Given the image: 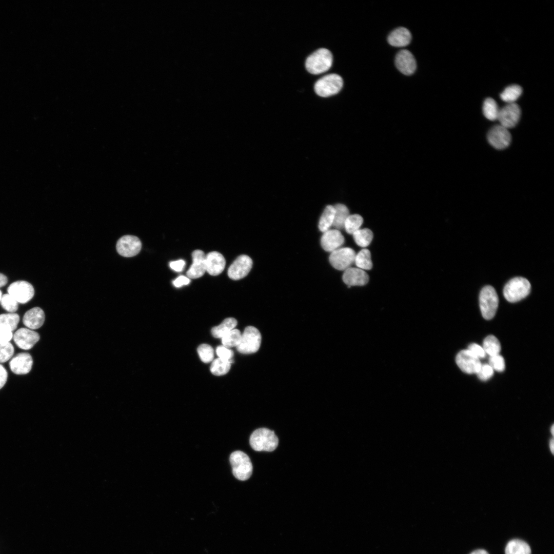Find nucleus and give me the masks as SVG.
<instances>
[{"label":"nucleus","instance_id":"1","mask_svg":"<svg viewBox=\"0 0 554 554\" xmlns=\"http://www.w3.org/2000/svg\"><path fill=\"white\" fill-rule=\"evenodd\" d=\"M250 444L255 451H272L277 447L279 440L273 431L266 428L254 430L250 437Z\"/></svg>","mask_w":554,"mask_h":554},{"label":"nucleus","instance_id":"2","mask_svg":"<svg viewBox=\"0 0 554 554\" xmlns=\"http://www.w3.org/2000/svg\"><path fill=\"white\" fill-rule=\"evenodd\" d=\"M332 61L331 52L327 49L321 48L307 58L305 67L309 73L319 74L329 70L332 66Z\"/></svg>","mask_w":554,"mask_h":554},{"label":"nucleus","instance_id":"3","mask_svg":"<svg viewBox=\"0 0 554 554\" xmlns=\"http://www.w3.org/2000/svg\"><path fill=\"white\" fill-rule=\"evenodd\" d=\"M531 285L527 279L516 277L509 281L505 285L503 294L509 302L515 303L526 297L530 293Z\"/></svg>","mask_w":554,"mask_h":554},{"label":"nucleus","instance_id":"4","mask_svg":"<svg viewBox=\"0 0 554 554\" xmlns=\"http://www.w3.org/2000/svg\"><path fill=\"white\" fill-rule=\"evenodd\" d=\"M233 476L239 480L248 479L252 472V465L248 456L241 451H235L230 456Z\"/></svg>","mask_w":554,"mask_h":554},{"label":"nucleus","instance_id":"5","mask_svg":"<svg viewBox=\"0 0 554 554\" xmlns=\"http://www.w3.org/2000/svg\"><path fill=\"white\" fill-rule=\"evenodd\" d=\"M479 303L483 318L488 320L492 319L496 314L499 304L498 296L493 287L487 285L481 289Z\"/></svg>","mask_w":554,"mask_h":554},{"label":"nucleus","instance_id":"6","mask_svg":"<svg viewBox=\"0 0 554 554\" xmlns=\"http://www.w3.org/2000/svg\"><path fill=\"white\" fill-rule=\"evenodd\" d=\"M343 85L342 78L338 74L331 73L318 80L314 85L315 93L322 97H328L337 94Z\"/></svg>","mask_w":554,"mask_h":554},{"label":"nucleus","instance_id":"7","mask_svg":"<svg viewBox=\"0 0 554 554\" xmlns=\"http://www.w3.org/2000/svg\"><path fill=\"white\" fill-rule=\"evenodd\" d=\"M262 336L259 330L255 327L249 326L245 328L242 334L237 350L242 354H251L257 352L261 346Z\"/></svg>","mask_w":554,"mask_h":554},{"label":"nucleus","instance_id":"8","mask_svg":"<svg viewBox=\"0 0 554 554\" xmlns=\"http://www.w3.org/2000/svg\"><path fill=\"white\" fill-rule=\"evenodd\" d=\"M355 255V251L350 248H340L331 252L329 260L335 269L345 270L354 262Z\"/></svg>","mask_w":554,"mask_h":554},{"label":"nucleus","instance_id":"9","mask_svg":"<svg viewBox=\"0 0 554 554\" xmlns=\"http://www.w3.org/2000/svg\"><path fill=\"white\" fill-rule=\"evenodd\" d=\"M8 294L18 303L25 304L33 297L34 289L33 286L25 281H17L10 285L7 289Z\"/></svg>","mask_w":554,"mask_h":554},{"label":"nucleus","instance_id":"10","mask_svg":"<svg viewBox=\"0 0 554 554\" xmlns=\"http://www.w3.org/2000/svg\"><path fill=\"white\" fill-rule=\"evenodd\" d=\"M142 248V243L136 236L125 235L118 239L116 249L118 253L124 257H132L137 255Z\"/></svg>","mask_w":554,"mask_h":554},{"label":"nucleus","instance_id":"11","mask_svg":"<svg viewBox=\"0 0 554 554\" xmlns=\"http://www.w3.org/2000/svg\"><path fill=\"white\" fill-rule=\"evenodd\" d=\"M456 362L464 372L477 374L482 365L480 360L468 349L460 351L457 355Z\"/></svg>","mask_w":554,"mask_h":554},{"label":"nucleus","instance_id":"12","mask_svg":"<svg viewBox=\"0 0 554 554\" xmlns=\"http://www.w3.org/2000/svg\"><path fill=\"white\" fill-rule=\"evenodd\" d=\"M521 113V109L517 104L509 103L499 110L497 120L501 126L508 129L517 124Z\"/></svg>","mask_w":554,"mask_h":554},{"label":"nucleus","instance_id":"13","mask_svg":"<svg viewBox=\"0 0 554 554\" xmlns=\"http://www.w3.org/2000/svg\"><path fill=\"white\" fill-rule=\"evenodd\" d=\"M487 140L490 144L497 149H503L510 144L511 136L508 129L501 126L496 125L488 132Z\"/></svg>","mask_w":554,"mask_h":554},{"label":"nucleus","instance_id":"14","mask_svg":"<svg viewBox=\"0 0 554 554\" xmlns=\"http://www.w3.org/2000/svg\"><path fill=\"white\" fill-rule=\"evenodd\" d=\"M252 266L251 259L246 255H241L229 266L228 275L232 280H238L245 277Z\"/></svg>","mask_w":554,"mask_h":554},{"label":"nucleus","instance_id":"15","mask_svg":"<svg viewBox=\"0 0 554 554\" xmlns=\"http://www.w3.org/2000/svg\"><path fill=\"white\" fill-rule=\"evenodd\" d=\"M39 334L29 328H21L18 329L13 335L15 344L20 348L28 350L39 341Z\"/></svg>","mask_w":554,"mask_h":554},{"label":"nucleus","instance_id":"16","mask_svg":"<svg viewBox=\"0 0 554 554\" xmlns=\"http://www.w3.org/2000/svg\"><path fill=\"white\" fill-rule=\"evenodd\" d=\"M323 233L321 239V244L326 251L332 252L340 248L344 243V237L339 230L329 229Z\"/></svg>","mask_w":554,"mask_h":554},{"label":"nucleus","instance_id":"17","mask_svg":"<svg viewBox=\"0 0 554 554\" xmlns=\"http://www.w3.org/2000/svg\"><path fill=\"white\" fill-rule=\"evenodd\" d=\"M395 64L398 70L405 75L413 74L417 68L414 57L407 50H401L397 53Z\"/></svg>","mask_w":554,"mask_h":554},{"label":"nucleus","instance_id":"18","mask_svg":"<svg viewBox=\"0 0 554 554\" xmlns=\"http://www.w3.org/2000/svg\"><path fill=\"white\" fill-rule=\"evenodd\" d=\"M33 365L31 355L27 352H21L12 358L9 366L11 370L16 374H25L30 372Z\"/></svg>","mask_w":554,"mask_h":554},{"label":"nucleus","instance_id":"19","mask_svg":"<svg viewBox=\"0 0 554 554\" xmlns=\"http://www.w3.org/2000/svg\"><path fill=\"white\" fill-rule=\"evenodd\" d=\"M192 264L186 272L188 278L197 279L202 276L206 269V254L201 250H195L192 253Z\"/></svg>","mask_w":554,"mask_h":554},{"label":"nucleus","instance_id":"20","mask_svg":"<svg viewBox=\"0 0 554 554\" xmlns=\"http://www.w3.org/2000/svg\"><path fill=\"white\" fill-rule=\"evenodd\" d=\"M342 279L348 287L351 286H363L369 281V276L364 270L351 267L344 270Z\"/></svg>","mask_w":554,"mask_h":554},{"label":"nucleus","instance_id":"21","mask_svg":"<svg viewBox=\"0 0 554 554\" xmlns=\"http://www.w3.org/2000/svg\"><path fill=\"white\" fill-rule=\"evenodd\" d=\"M206 269L211 275H217L224 270L226 261L223 255L217 252L212 251L206 254Z\"/></svg>","mask_w":554,"mask_h":554},{"label":"nucleus","instance_id":"22","mask_svg":"<svg viewBox=\"0 0 554 554\" xmlns=\"http://www.w3.org/2000/svg\"><path fill=\"white\" fill-rule=\"evenodd\" d=\"M45 316L43 309L35 307L28 310L24 314L23 322L29 329L33 330L40 328L44 324Z\"/></svg>","mask_w":554,"mask_h":554},{"label":"nucleus","instance_id":"23","mask_svg":"<svg viewBox=\"0 0 554 554\" xmlns=\"http://www.w3.org/2000/svg\"><path fill=\"white\" fill-rule=\"evenodd\" d=\"M389 44L394 47H401L408 45L411 40L410 31L404 27H399L393 30L387 38Z\"/></svg>","mask_w":554,"mask_h":554},{"label":"nucleus","instance_id":"24","mask_svg":"<svg viewBox=\"0 0 554 554\" xmlns=\"http://www.w3.org/2000/svg\"><path fill=\"white\" fill-rule=\"evenodd\" d=\"M505 554H531V549L529 545L524 541L513 539L507 544Z\"/></svg>","mask_w":554,"mask_h":554},{"label":"nucleus","instance_id":"25","mask_svg":"<svg viewBox=\"0 0 554 554\" xmlns=\"http://www.w3.org/2000/svg\"><path fill=\"white\" fill-rule=\"evenodd\" d=\"M237 324L238 322L235 319L226 318L219 325L212 328V335L216 338H222L226 333L233 329Z\"/></svg>","mask_w":554,"mask_h":554},{"label":"nucleus","instance_id":"26","mask_svg":"<svg viewBox=\"0 0 554 554\" xmlns=\"http://www.w3.org/2000/svg\"><path fill=\"white\" fill-rule=\"evenodd\" d=\"M335 214L334 206L328 205L325 208L319 221V228L321 232H324L330 229L332 226Z\"/></svg>","mask_w":554,"mask_h":554},{"label":"nucleus","instance_id":"27","mask_svg":"<svg viewBox=\"0 0 554 554\" xmlns=\"http://www.w3.org/2000/svg\"><path fill=\"white\" fill-rule=\"evenodd\" d=\"M335 214L332 226L337 230L344 228L345 222L349 215L347 207L342 204L334 206Z\"/></svg>","mask_w":554,"mask_h":554},{"label":"nucleus","instance_id":"28","mask_svg":"<svg viewBox=\"0 0 554 554\" xmlns=\"http://www.w3.org/2000/svg\"><path fill=\"white\" fill-rule=\"evenodd\" d=\"M482 347L489 357L500 354L501 349L499 341L493 335H489L484 339Z\"/></svg>","mask_w":554,"mask_h":554},{"label":"nucleus","instance_id":"29","mask_svg":"<svg viewBox=\"0 0 554 554\" xmlns=\"http://www.w3.org/2000/svg\"><path fill=\"white\" fill-rule=\"evenodd\" d=\"M352 235L355 243L362 247L368 246L373 239L372 232L367 228L359 229L354 232Z\"/></svg>","mask_w":554,"mask_h":554},{"label":"nucleus","instance_id":"30","mask_svg":"<svg viewBox=\"0 0 554 554\" xmlns=\"http://www.w3.org/2000/svg\"><path fill=\"white\" fill-rule=\"evenodd\" d=\"M354 263L358 268L364 270H370L372 267L371 254L369 250L363 249L355 255Z\"/></svg>","mask_w":554,"mask_h":554},{"label":"nucleus","instance_id":"31","mask_svg":"<svg viewBox=\"0 0 554 554\" xmlns=\"http://www.w3.org/2000/svg\"><path fill=\"white\" fill-rule=\"evenodd\" d=\"M522 89L518 85H512L506 87L500 94L501 98L504 102L513 103L520 96Z\"/></svg>","mask_w":554,"mask_h":554},{"label":"nucleus","instance_id":"32","mask_svg":"<svg viewBox=\"0 0 554 554\" xmlns=\"http://www.w3.org/2000/svg\"><path fill=\"white\" fill-rule=\"evenodd\" d=\"M499 109L496 102L492 98L485 99L483 106V112L484 116L490 121L497 120Z\"/></svg>","mask_w":554,"mask_h":554},{"label":"nucleus","instance_id":"33","mask_svg":"<svg viewBox=\"0 0 554 554\" xmlns=\"http://www.w3.org/2000/svg\"><path fill=\"white\" fill-rule=\"evenodd\" d=\"M231 363L229 361L219 358L212 361L210 369L213 374L221 376L226 374L229 371Z\"/></svg>","mask_w":554,"mask_h":554},{"label":"nucleus","instance_id":"34","mask_svg":"<svg viewBox=\"0 0 554 554\" xmlns=\"http://www.w3.org/2000/svg\"><path fill=\"white\" fill-rule=\"evenodd\" d=\"M242 334L237 329H233L224 335L222 339L223 345L227 348L238 346L241 340Z\"/></svg>","mask_w":554,"mask_h":554},{"label":"nucleus","instance_id":"35","mask_svg":"<svg viewBox=\"0 0 554 554\" xmlns=\"http://www.w3.org/2000/svg\"><path fill=\"white\" fill-rule=\"evenodd\" d=\"M363 222V219L360 215H349L345 222L344 228L348 234H352L360 229Z\"/></svg>","mask_w":554,"mask_h":554},{"label":"nucleus","instance_id":"36","mask_svg":"<svg viewBox=\"0 0 554 554\" xmlns=\"http://www.w3.org/2000/svg\"><path fill=\"white\" fill-rule=\"evenodd\" d=\"M19 321V316L17 313H9L0 314V324L12 332L17 328Z\"/></svg>","mask_w":554,"mask_h":554},{"label":"nucleus","instance_id":"37","mask_svg":"<svg viewBox=\"0 0 554 554\" xmlns=\"http://www.w3.org/2000/svg\"><path fill=\"white\" fill-rule=\"evenodd\" d=\"M197 352L201 360L204 363H208L213 360V349L209 345L206 344L200 345L197 348Z\"/></svg>","mask_w":554,"mask_h":554},{"label":"nucleus","instance_id":"38","mask_svg":"<svg viewBox=\"0 0 554 554\" xmlns=\"http://www.w3.org/2000/svg\"><path fill=\"white\" fill-rule=\"evenodd\" d=\"M1 303L2 307L10 313H14L18 309V302L10 294L2 295Z\"/></svg>","mask_w":554,"mask_h":554},{"label":"nucleus","instance_id":"39","mask_svg":"<svg viewBox=\"0 0 554 554\" xmlns=\"http://www.w3.org/2000/svg\"><path fill=\"white\" fill-rule=\"evenodd\" d=\"M14 351V347L9 342L0 344V363L6 362L10 359Z\"/></svg>","mask_w":554,"mask_h":554},{"label":"nucleus","instance_id":"40","mask_svg":"<svg viewBox=\"0 0 554 554\" xmlns=\"http://www.w3.org/2000/svg\"><path fill=\"white\" fill-rule=\"evenodd\" d=\"M493 370L502 372L505 368V363L503 357L500 354L489 357V364Z\"/></svg>","mask_w":554,"mask_h":554},{"label":"nucleus","instance_id":"41","mask_svg":"<svg viewBox=\"0 0 554 554\" xmlns=\"http://www.w3.org/2000/svg\"><path fill=\"white\" fill-rule=\"evenodd\" d=\"M493 369L488 364H482L477 374L482 381L489 380L493 375Z\"/></svg>","mask_w":554,"mask_h":554},{"label":"nucleus","instance_id":"42","mask_svg":"<svg viewBox=\"0 0 554 554\" xmlns=\"http://www.w3.org/2000/svg\"><path fill=\"white\" fill-rule=\"evenodd\" d=\"M216 353L219 358L224 360L229 361L231 363L233 362V360H232V358L233 357V351L223 345L219 346L216 348Z\"/></svg>","mask_w":554,"mask_h":554},{"label":"nucleus","instance_id":"43","mask_svg":"<svg viewBox=\"0 0 554 554\" xmlns=\"http://www.w3.org/2000/svg\"><path fill=\"white\" fill-rule=\"evenodd\" d=\"M467 349L480 360L481 359L485 358L486 357V354L482 346H481L478 344H470L468 346Z\"/></svg>","mask_w":554,"mask_h":554},{"label":"nucleus","instance_id":"44","mask_svg":"<svg viewBox=\"0 0 554 554\" xmlns=\"http://www.w3.org/2000/svg\"><path fill=\"white\" fill-rule=\"evenodd\" d=\"M13 335L11 331L0 324V344L9 342L12 339Z\"/></svg>","mask_w":554,"mask_h":554},{"label":"nucleus","instance_id":"45","mask_svg":"<svg viewBox=\"0 0 554 554\" xmlns=\"http://www.w3.org/2000/svg\"><path fill=\"white\" fill-rule=\"evenodd\" d=\"M190 282V280L187 276L180 275L173 281L172 283L175 287H180L183 285H188Z\"/></svg>","mask_w":554,"mask_h":554},{"label":"nucleus","instance_id":"46","mask_svg":"<svg viewBox=\"0 0 554 554\" xmlns=\"http://www.w3.org/2000/svg\"><path fill=\"white\" fill-rule=\"evenodd\" d=\"M185 265V262L183 260H179L170 262L169 266L173 270L177 272L182 271Z\"/></svg>","mask_w":554,"mask_h":554},{"label":"nucleus","instance_id":"47","mask_svg":"<svg viewBox=\"0 0 554 554\" xmlns=\"http://www.w3.org/2000/svg\"><path fill=\"white\" fill-rule=\"evenodd\" d=\"M8 378V373L6 369L0 364V389L6 384Z\"/></svg>","mask_w":554,"mask_h":554},{"label":"nucleus","instance_id":"48","mask_svg":"<svg viewBox=\"0 0 554 554\" xmlns=\"http://www.w3.org/2000/svg\"><path fill=\"white\" fill-rule=\"evenodd\" d=\"M7 282V277L4 274L0 273V287L6 285Z\"/></svg>","mask_w":554,"mask_h":554},{"label":"nucleus","instance_id":"49","mask_svg":"<svg viewBox=\"0 0 554 554\" xmlns=\"http://www.w3.org/2000/svg\"><path fill=\"white\" fill-rule=\"evenodd\" d=\"M470 554H488V553L485 550L478 549L473 551Z\"/></svg>","mask_w":554,"mask_h":554},{"label":"nucleus","instance_id":"50","mask_svg":"<svg viewBox=\"0 0 554 554\" xmlns=\"http://www.w3.org/2000/svg\"><path fill=\"white\" fill-rule=\"evenodd\" d=\"M549 448L552 453H553V440L551 439L549 442Z\"/></svg>","mask_w":554,"mask_h":554},{"label":"nucleus","instance_id":"51","mask_svg":"<svg viewBox=\"0 0 554 554\" xmlns=\"http://www.w3.org/2000/svg\"><path fill=\"white\" fill-rule=\"evenodd\" d=\"M551 432L552 434L553 435V425L551 426Z\"/></svg>","mask_w":554,"mask_h":554},{"label":"nucleus","instance_id":"52","mask_svg":"<svg viewBox=\"0 0 554 554\" xmlns=\"http://www.w3.org/2000/svg\"><path fill=\"white\" fill-rule=\"evenodd\" d=\"M2 291L0 290V302H1V299H2Z\"/></svg>","mask_w":554,"mask_h":554}]
</instances>
